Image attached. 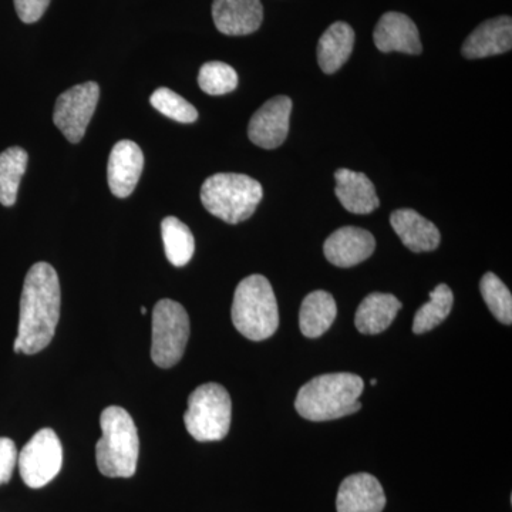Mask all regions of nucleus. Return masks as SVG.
I'll return each instance as SVG.
<instances>
[{
	"label": "nucleus",
	"mask_w": 512,
	"mask_h": 512,
	"mask_svg": "<svg viewBox=\"0 0 512 512\" xmlns=\"http://www.w3.org/2000/svg\"><path fill=\"white\" fill-rule=\"evenodd\" d=\"M62 292L55 268L37 262L29 269L20 298L18 336L13 343L16 353L36 355L55 338L60 318Z\"/></svg>",
	"instance_id": "f257e3e1"
},
{
	"label": "nucleus",
	"mask_w": 512,
	"mask_h": 512,
	"mask_svg": "<svg viewBox=\"0 0 512 512\" xmlns=\"http://www.w3.org/2000/svg\"><path fill=\"white\" fill-rule=\"evenodd\" d=\"M362 377L352 373H330L315 377L299 390L295 400L296 412L303 419L328 421L359 412L363 393Z\"/></svg>",
	"instance_id": "f03ea898"
},
{
	"label": "nucleus",
	"mask_w": 512,
	"mask_h": 512,
	"mask_svg": "<svg viewBox=\"0 0 512 512\" xmlns=\"http://www.w3.org/2000/svg\"><path fill=\"white\" fill-rule=\"evenodd\" d=\"M103 436L96 446L100 473L110 478H130L136 474L140 439L133 417L121 407L111 406L100 417Z\"/></svg>",
	"instance_id": "7ed1b4c3"
},
{
	"label": "nucleus",
	"mask_w": 512,
	"mask_h": 512,
	"mask_svg": "<svg viewBox=\"0 0 512 512\" xmlns=\"http://www.w3.org/2000/svg\"><path fill=\"white\" fill-rule=\"evenodd\" d=\"M232 323L254 342L271 338L279 326L278 302L272 285L262 275L239 282L232 302Z\"/></svg>",
	"instance_id": "20e7f679"
},
{
	"label": "nucleus",
	"mask_w": 512,
	"mask_h": 512,
	"mask_svg": "<svg viewBox=\"0 0 512 512\" xmlns=\"http://www.w3.org/2000/svg\"><path fill=\"white\" fill-rule=\"evenodd\" d=\"M262 197V185L245 174H214L201 187L205 210L228 224H239L251 218Z\"/></svg>",
	"instance_id": "39448f33"
},
{
	"label": "nucleus",
	"mask_w": 512,
	"mask_h": 512,
	"mask_svg": "<svg viewBox=\"0 0 512 512\" xmlns=\"http://www.w3.org/2000/svg\"><path fill=\"white\" fill-rule=\"evenodd\" d=\"M231 419V397L221 384H202L191 393L184 423L195 440L207 443L225 439Z\"/></svg>",
	"instance_id": "423d86ee"
},
{
	"label": "nucleus",
	"mask_w": 512,
	"mask_h": 512,
	"mask_svg": "<svg viewBox=\"0 0 512 512\" xmlns=\"http://www.w3.org/2000/svg\"><path fill=\"white\" fill-rule=\"evenodd\" d=\"M190 339V318L181 303L163 299L153 311L151 359L158 367L170 369L183 359Z\"/></svg>",
	"instance_id": "0eeeda50"
},
{
	"label": "nucleus",
	"mask_w": 512,
	"mask_h": 512,
	"mask_svg": "<svg viewBox=\"0 0 512 512\" xmlns=\"http://www.w3.org/2000/svg\"><path fill=\"white\" fill-rule=\"evenodd\" d=\"M63 447L52 429L37 431L18 457L20 477L30 488H42L62 470Z\"/></svg>",
	"instance_id": "6e6552de"
},
{
	"label": "nucleus",
	"mask_w": 512,
	"mask_h": 512,
	"mask_svg": "<svg viewBox=\"0 0 512 512\" xmlns=\"http://www.w3.org/2000/svg\"><path fill=\"white\" fill-rule=\"evenodd\" d=\"M99 99L100 87L94 82L74 86L57 97L53 121L70 143L83 140Z\"/></svg>",
	"instance_id": "1a4fd4ad"
},
{
	"label": "nucleus",
	"mask_w": 512,
	"mask_h": 512,
	"mask_svg": "<svg viewBox=\"0 0 512 512\" xmlns=\"http://www.w3.org/2000/svg\"><path fill=\"white\" fill-rule=\"evenodd\" d=\"M291 111L292 100L289 97L278 96L266 101L249 121V140L265 150L282 146L288 137Z\"/></svg>",
	"instance_id": "9d476101"
},
{
	"label": "nucleus",
	"mask_w": 512,
	"mask_h": 512,
	"mask_svg": "<svg viewBox=\"0 0 512 512\" xmlns=\"http://www.w3.org/2000/svg\"><path fill=\"white\" fill-rule=\"evenodd\" d=\"M144 168V154L134 141L121 140L111 150L107 180L113 195L127 198L136 190Z\"/></svg>",
	"instance_id": "9b49d317"
},
{
	"label": "nucleus",
	"mask_w": 512,
	"mask_h": 512,
	"mask_svg": "<svg viewBox=\"0 0 512 512\" xmlns=\"http://www.w3.org/2000/svg\"><path fill=\"white\" fill-rule=\"evenodd\" d=\"M212 18L222 35L247 36L261 28L264 6L261 0H214Z\"/></svg>",
	"instance_id": "f8f14e48"
},
{
	"label": "nucleus",
	"mask_w": 512,
	"mask_h": 512,
	"mask_svg": "<svg viewBox=\"0 0 512 512\" xmlns=\"http://www.w3.org/2000/svg\"><path fill=\"white\" fill-rule=\"evenodd\" d=\"M375 248V237L366 229L343 227L326 239L323 252L330 264L350 268L370 258Z\"/></svg>",
	"instance_id": "ddd939ff"
},
{
	"label": "nucleus",
	"mask_w": 512,
	"mask_h": 512,
	"mask_svg": "<svg viewBox=\"0 0 512 512\" xmlns=\"http://www.w3.org/2000/svg\"><path fill=\"white\" fill-rule=\"evenodd\" d=\"M375 45L380 52H402L407 55H420L421 40L416 23L399 12L384 13L377 22L373 33Z\"/></svg>",
	"instance_id": "4468645a"
},
{
	"label": "nucleus",
	"mask_w": 512,
	"mask_h": 512,
	"mask_svg": "<svg viewBox=\"0 0 512 512\" xmlns=\"http://www.w3.org/2000/svg\"><path fill=\"white\" fill-rule=\"evenodd\" d=\"M386 495L382 484L372 474H353L340 484L336 508L338 512H382Z\"/></svg>",
	"instance_id": "2eb2a0df"
},
{
	"label": "nucleus",
	"mask_w": 512,
	"mask_h": 512,
	"mask_svg": "<svg viewBox=\"0 0 512 512\" xmlns=\"http://www.w3.org/2000/svg\"><path fill=\"white\" fill-rule=\"evenodd\" d=\"M512 47V20L510 16H500L485 20L467 37L461 53L466 59L503 55Z\"/></svg>",
	"instance_id": "dca6fc26"
},
{
	"label": "nucleus",
	"mask_w": 512,
	"mask_h": 512,
	"mask_svg": "<svg viewBox=\"0 0 512 512\" xmlns=\"http://www.w3.org/2000/svg\"><path fill=\"white\" fill-rule=\"evenodd\" d=\"M390 224L394 232L399 235L404 247L416 254L439 248L441 241L439 228L433 222L421 217L419 212L409 208L394 211L390 215Z\"/></svg>",
	"instance_id": "f3484780"
},
{
	"label": "nucleus",
	"mask_w": 512,
	"mask_h": 512,
	"mask_svg": "<svg viewBox=\"0 0 512 512\" xmlns=\"http://www.w3.org/2000/svg\"><path fill=\"white\" fill-rule=\"evenodd\" d=\"M335 180L336 197L345 210L352 214L366 215L379 208L375 185L366 174L340 168L335 173Z\"/></svg>",
	"instance_id": "a211bd4d"
},
{
	"label": "nucleus",
	"mask_w": 512,
	"mask_h": 512,
	"mask_svg": "<svg viewBox=\"0 0 512 512\" xmlns=\"http://www.w3.org/2000/svg\"><path fill=\"white\" fill-rule=\"evenodd\" d=\"M402 302L390 293H370L357 308L355 325L363 335H379L392 325Z\"/></svg>",
	"instance_id": "6ab92c4d"
},
{
	"label": "nucleus",
	"mask_w": 512,
	"mask_h": 512,
	"mask_svg": "<svg viewBox=\"0 0 512 512\" xmlns=\"http://www.w3.org/2000/svg\"><path fill=\"white\" fill-rule=\"evenodd\" d=\"M355 46V30L345 22H336L325 30L318 43V62L323 73L338 72L348 62Z\"/></svg>",
	"instance_id": "aec40b11"
},
{
	"label": "nucleus",
	"mask_w": 512,
	"mask_h": 512,
	"mask_svg": "<svg viewBox=\"0 0 512 512\" xmlns=\"http://www.w3.org/2000/svg\"><path fill=\"white\" fill-rule=\"evenodd\" d=\"M338 306L329 292L315 291L303 299L299 326L306 338H320L335 322Z\"/></svg>",
	"instance_id": "412c9836"
},
{
	"label": "nucleus",
	"mask_w": 512,
	"mask_h": 512,
	"mask_svg": "<svg viewBox=\"0 0 512 512\" xmlns=\"http://www.w3.org/2000/svg\"><path fill=\"white\" fill-rule=\"evenodd\" d=\"M28 160V153L20 147H9L0 154V204L5 207H12L18 200L19 185Z\"/></svg>",
	"instance_id": "4be33fe9"
},
{
	"label": "nucleus",
	"mask_w": 512,
	"mask_h": 512,
	"mask_svg": "<svg viewBox=\"0 0 512 512\" xmlns=\"http://www.w3.org/2000/svg\"><path fill=\"white\" fill-rule=\"evenodd\" d=\"M165 255L174 266H185L195 251L194 235L190 228L175 217L164 218L161 222Z\"/></svg>",
	"instance_id": "5701e85b"
},
{
	"label": "nucleus",
	"mask_w": 512,
	"mask_h": 512,
	"mask_svg": "<svg viewBox=\"0 0 512 512\" xmlns=\"http://www.w3.org/2000/svg\"><path fill=\"white\" fill-rule=\"evenodd\" d=\"M453 302V291L447 285H437L430 293V301L424 303L414 315L413 332L423 335L439 326L450 315Z\"/></svg>",
	"instance_id": "b1692460"
},
{
	"label": "nucleus",
	"mask_w": 512,
	"mask_h": 512,
	"mask_svg": "<svg viewBox=\"0 0 512 512\" xmlns=\"http://www.w3.org/2000/svg\"><path fill=\"white\" fill-rule=\"evenodd\" d=\"M481 295L495 319L504 325L512 323V296L507 285L493 272H488L480 282Z\"/></svg>",
	"instance_id": "393cba45"
},
{
	"label": "nucleus",
	"mask_w": 512,
	"mask_h": 512,
	"mask_svg": "<svg viewBox=\"0 0 512 512\" xmlns=\"http://www.w3.org/2000/svg\"><path fill=\"white\" fill-rule=\"evenodd\" d=\"M198 84L204 93L210 96H222L234 92L238 86V74L234 67L222 62L202 64L198 74Z\"/></svg>",
	"instance_id": "a878e982"
},
{
	"label": "nucleus",
	"mask_w": 512,
	"mask_h": 512,
	"mask_svg": "<svg viewBox=\"0 0 512 512\" xmlns=\"http://www.w3.org/2000/svg\"><path fill=\"white\" fill-rule=\"evenodd\" d=\"M150 103L154 109L178 123L190 124L198 119L197 109L180 94L174 93L167 87H160L151 94Z\"/></svg>",
	"instance_id": "bb28decb"
},
{
	"label": "nucleus",
	"mask_w": 512,
	"mask_h": 512,
	"mask_svg": "<svg viewBox=\"0 0 512 512\" xmlns=\"http://www.w3.org/2000/svg\"><path fill=\"white\" fill-rule=\"evenodd\" d=\"M18 457L15 441L0 437V485L9 483L15 467L18 466Z\"/></svg>",
	"instance_id": "cd10ccee"
},
{
	"label": "nucleus",
	"mask_w": 512,
	"mask_h": 512,
	"mask_svg": "<svg viewBox=\"0 0 512 512\" xmlns=\"http://www.w3.org/2000/svg\"><path fill=\"white\" fill-rule=\"evenodd\" d=\"M16 12L23 23H35L45 15L50 0H13Z\"/></svg>",
	"instance_id": "c85d7f7f"
},
{
	"label": "nucleus",
	"mask_w": 512,
	"mask_h": 512,
	"mask_svg": "<svg viewBox=\"0 0 512 512\" xmlns=\"http://www.w3.org/2000/svg\"><path fill=\"white\" fill-rule=\"evenodd\" d=\"M141 313H143V315H146V313H147L146 306H143V308H141Z\"/></svg>",
	"instance_id": "c756f323"
},
{
	"label": "nucleus",
	"mask_w": 512,
	"mask_h": 512,
	"mask_svg": "<svg viewBox=\"0 0 512 512\" xmlns=\"http://www.w3.org/2000/svg\"><path fill=\"white\" fill-rule=\"evenodd\" d=\"M372 384H373V386H376V384H377V380H376V379H373V380H372Z\"/></svg>",
	"instance_id": "7c9ffc66"
}]
</instances>
